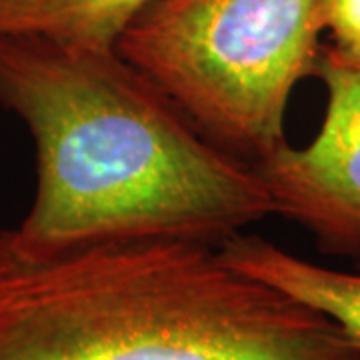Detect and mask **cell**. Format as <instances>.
Instances as JSON below:
<instances>
[{"mask_svg":"<svg viewBox=\"0 0 360 360\" xmlns=\"http://www.w3.org/2000/svg\"><path fill=\"white\" fill-rule=\"evenodd\" d=\"M322 30L324 0H150L115 49L208 141L257 165L286 142Z\"/></svg>","mask_w":360,"mask_h":360,"instance_id":"3957f363","label":"cell"},{"mask_svg":"<svg viewBox=\"0 0 360 360\" xmlns=\"http://www.w3.org/2000/svg\"><path fill=\"white\" fill-rule=\"evenodd\" d=\"M316 310L188 238L34 250L0 229V360H356Z\"/></svg>","mask_w":360,"mask_h":360,"instance_id":"7a4b0ae2","label":"cell"},{"mask_svg":"<svg viewBox=\"0 0 360 360\" xmlns=\"http://www.w3.org/2000/svg\"><path fill=\"white\" fill-rule=\"evenodd\" d=\"M312 75L326 89L319 134L302 148L284 142L255 167L274 214L312 232L322 250L360 258V63L321 44Z\"/></svg>","mask_w":360,"mask_h":360,"instance_id":"277c9868","label":"cell"},{"mask_svg":"<svg viewBox=\"0 0 360 360\" xmlns=\"http://www.w3.org/2000/svg\"><path fill=\"white\" fill-rule=\"evenodd\" d=\"M0 106L34 142V198L13 226L28 248L219 245L274 214L257 167L208 141L116 49L0 32Z\"/></svg>","mask_w":360,"mask_h":360,"instance_id":"6da1fadb","label":"cell"},{"mask_svg":"<svg viewBox=\"0 0 360 360\" xmlns=\"http://www.w3.org/2000/svg\"><path fill=\"white\" fill-rule=\"evenodd\" d=\"M324 30L336 51L360 63V0H324Z\"/></svg>","mask_w":360,"mask_h":360,"instance_id":"52a82bcc","label":"cell"},{"mask_svg":"<svg viewBox=\"0 0 360 360\" xmlns=\"http://www.w3.org/2000/svg\"><path fill=\"white\" fill-rule=\"evenodd\" d=\"M356 360H360V359H356Z\"/></svg>","mask_w":360,"mask_h":360,"instance_id":"ba28073f","label":"cell"},{"mask_svg":"<svg viewBox=\"0 0 360 360\" xmlns=\"http://www.w3.org/2000/svg\"><path fill=\"white\" fill-rule=\"evenodd\" d=\"M217 248L236 270L330 319L360 350V264L356 272L326 269L243 232L224 238Z\"/></svg>","mask_w":360,"mask_h":360,"instance_id":"5b68a950","label":"cell"},{"mask_svg":"<svg viewBox=\"0 0 360 360\" xmlns=\"http://www.w3.org/2000/svg\"><path fill=\"white\" fill-rule=\"evenodd\" d=\"M150 0H0V32L34 34L80 49H115Z\"/></svg>","mask_w":360,"mask_h":360,"instance_id":"8992f818","label":"cell"}]
</instances>
